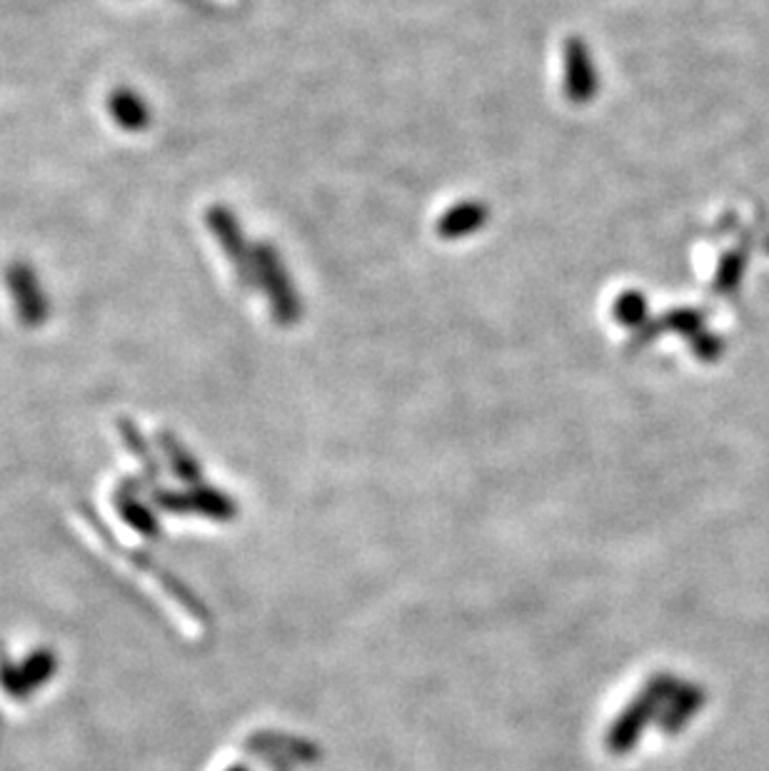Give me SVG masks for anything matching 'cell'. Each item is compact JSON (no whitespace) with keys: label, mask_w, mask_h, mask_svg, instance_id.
Masks as SVG:
<instances>
[{"label":"cell","mask_w":769,"mask_h":771,"mask_svg":"<svg viewBox=\"0 0 769 771\" xmlns=\"http://www.w3.org/2000/svg\"><path fill=\"white\" fill-rule=\"evenodd\" d=\"M6 288L13 296V306L18 312V320L26 328H38L48 318V300L40 288L36 270L26 266V262H13L6 270Z\"/></svg>","instance_id":"cell-1"},{"label":"cell","mask_w":769,"mask_h":771,"mask_svg":"<svg viewBox=\"0 0 769 771\" xmlns=\"http://www.w3.org/2000/svg\"><path fill=\"white\" fill-rule=\"evenodd\" d=\"M108 108L116 123L123 130H130V133H138V130H146L150 126V108L136 90H113V96L108 100Z\"/></svg>","instance_id":"cell-2"},{"label":"cell","mask_w":769,"mask_h":771,"mask_svg":"<svg viewBox=\"0 0 769 771\" xmlns=\"http://www.w3.org/2000/svg\"><path fill=\"white\" fill-rule=\"evenodd\" d=\"M208 226L216 232L218 242L222 246V250L228 252L230 260L236 262L240 276H248V258H246V246H242V236L236 218L230 216L228 210L222 208H212L208 212Z\"/></svg>","instance_id":"cell-3"}]
</instances>
